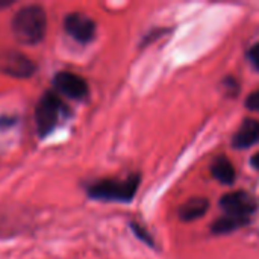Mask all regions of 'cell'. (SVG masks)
Listing matches in <instances>:
<instances>
[{
	"label": "cell",
	"instance_id": "52a82bcc",
	"mask_svg": "<svg viewBox=\"0 0 259 259\" xmlns=\"http://www.w3.org/2000/svg\"><path fill=\"white\" fill-rule=\"evenodd\" d=\"M64 27L67 33L79 42H90L96 33L94 20L82 12H73L67 15L64 21Z\"/></svg>",
	"mask_w": 259,
	"mask_h": 259
},
{
	"label": "cell",
	"instance_id": "30bf717a",
	"mask_svg": "<svg viewBox=\"0 0 259 259\" xmlns=\"http://www.w3.org/2000/svg\"><path fill=\"white\" fill-rule=\"evenodd\" d=\"M211 173H212V176H214L219 182L228 184V185L232 184V182L235 181V176H237L232 162H231L226 156H219V158H215V161H214L212 165H211Z\"/></svg>",
	"mask_w": 259,
	"mask_h": 259
},
{
	"label": "cell",
	"instance_id": "6da1fadb",
	"mask_svg": "<svg viewBox=\"0 0 259 259\" xmlns=\"http://www.w3.org/2000/svg\"><path fill=\"white\" fill-rule=\"evenodd\" d=\"M47 27L46 11L38 5H27L21 8L12 18L11 29L14 38L21 44H36L44 38Z\"/></svg>",
	"mask_w": 259,
	"mask_h": 259
},
{
	"label": "cell",
	"instance_id": "9c48e42d",
	"mask_svg": "<svg viewBox=\"0 0 259 259\" xmlns=\"http://www.w3.org/2000/svg\"><path fill=\"white\" fill-rule=\"evenodd\" d=\"M208 206H209V203H208L206 199H203V197H194V199L188 200L185 205L181 206L179 217L184 222L197 220V219H200L208 211Z\"/></svg>",
	"mask_w": 259,
	"mask_h": 259
},
{
	"label": "cell",
	"instance_id": "ba28073f",
	"mask_svg": "<svg viewBox=\"0 0 259 259\" xmlns=\"http://www.w3.org/2000/svg\"><path fill=\"white\" fill-rule=\"evenodd\" d=\"M259 141V121L253 118H247L243 121L240 129L237 131L232 144L237 149H246Z\"/></svg>",
	"mask_w": 259,
	"mask_h": 259
},
{
	"label": "cell",
	"instance_id": "4fadbf2b",
	"mask_svg": "<svg viewBox=\"0 0 259 259\" xmlns=\"http://www.w3.org/2000/svg\"><path fill=\"white\" fill-rule=\"evenodd\" d=\"M247 58H249V61L252 62V65L259 71V42L250 47V50H249V53H247Z\"/></svg>",
	"mask_w": 259,
	"mask_h": 259
},
{
	"label": "cell",
	"instance_id": "5bb4252c",
	"mask_svg": "<svg viewBox=\"0 0 259 259\" xmlns=\"http://www.w3.org/2000/svg\"><path fill=\"white\" fill-rule=\"evenodd\" d=\"M250 164L256 168L259 171V153H255L253 156H252V161H250Z\"/></svg>",
	"mask_w": 259,
	"mask_h": 259
},
{
	"label": "cell",
	"instance_id": "3957f363",
	"mask_svg": "<svg viewBox=\"0 0 259 259\" xmlns=\"http://www.w3.org/2000/svg\"><path fill=\"white\" fill-rule=\"evenodd\" d=\"M67 114V106L62 100L52 91L46 93L36 103L35 108V123L36 131L41 137L49 135Z\"/></svg>",
	"mask_w": 259,
	"mask_h": 259
},
{
	"label": "cell",
	"instance_id": "8992f818",
	"mask_svg": "<svg viewBox=\"0 0 259 259\" xmlns=\"http://www.w3.org/2000/svg\"><path fill=\"white\" fill-rule=\"evenodd\" d=\"M53 85L62 96H67L74 100L85 99L88 94L87 80L76 73H70V71L58 73L53 79Z\"/></svg>",
	"mask_w": 259,
	"mask_h": 259
},
{
	"label": "cell",
	"instance_id": "9a60e30c",
	"mask_svg": "<svg viewBox=\"0 0 259 259\" xmlns=\"http://www.w3.org/2000/svg\"><path fill=\"white\" fill-rule=\"evenodd\" d=\"M11 5V2H8V0H0V8H6V6H9Z\"/></svg>",
	"mask_w": 259,
	"mask_h": 259
},
{
	"label": "cell",
	"instance_id": "7c38bea8",
	"mask_svg": "<svg viewBox=\"0 0 259 259\" xmlns=\"http://www.w3.org/2000/svg\"><path fill=\"white\" fill-rule=\"evenodd\" d=\"M246 106H247L250 111H256V112H259V90L253 91V93L247 97Z\"/></svg>",
	"mask_w": 259,
	"mask_h": 259
},
{
	"label": "cell",
	"instance_id": "7a4b0ae2",
	"mask_svg": "<svg viewBox=\"0 0 259 259\" xmlns=\"http://www.w3.org/2000/svg\"><path fill=\"white\" fill-rule=\"evenodd\" d=\"M140 185V176H131L124 181H99L88 188V196L97 200L129 202L134 199Z\"/></svg>",
	"mask_w": 259,
	"mask_h": 259
},
{
	"label": "cell",
	"instance_id": "5b68a950",
	"mask_svg": "<svg viewBox=\"0 0 259 259\" xmlns=\"http://www.w3.org/2000/svg\"><path fill=\"white\" fill-rule=\"evenodd\" d=\"M0 71L11 77H29L35 71L33 62L17 50H6L0 53Z\"/></svg>",
	"mask_w": 259,
	"mask_h": 259
},
{
	"label": "cell",
	"instance_id": "277c9868",
	"mask_svg": "<svg viewBox=\"0 0 259 259\" xmlns=\"http://www.w3.org/2000/svg\"><path fill=\"white\" fill-rule=\"evenodd\" d=\"M220 208L226 212V215L249 219V215L256 211V200L246 191L228 193L220 199Z\"/></svg>",
	"mask_w": 259,
	"mask_h": 259
},
{
	"label": "cell",
	"instance_id": "8fae6325",
	"mask_svg": "<svg viewBox=\"0 0 259 259\" xmlns=\"http://www.w3.org/2000/svg\"><path fill=\"white\" fill-rule=\"evenodd\" d=\"M246 223H249V219H237V217L225 215V217H220L219 220L214 222V225H212V232L217 234V235L229 234V232H234V231L243 228Z\"/></svg>",
	"mask_w": 259,
	"mask_h": 259
}]
</instances>
